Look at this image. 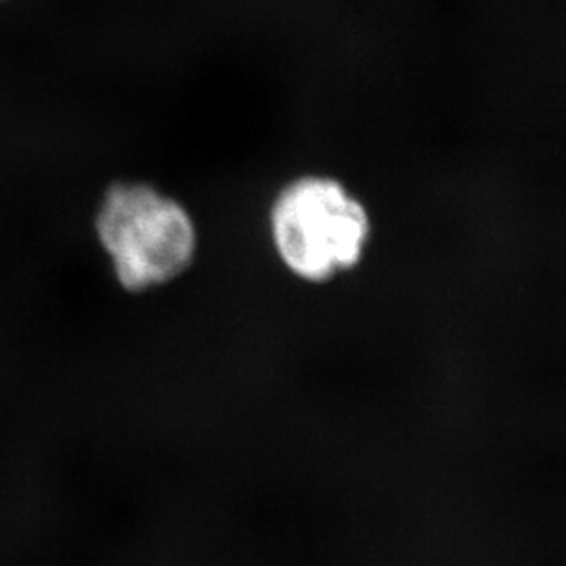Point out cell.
I'll list each match as a JSON object with an SVG mask.
<instances>
[{"mask_svg": "<svg viewBox=\"0 0 566 566\" xmlns=\"http://www.w3.org/2000/svg\"><path fill=\"white\" fill-rule=\"evenodd\" d=\"M269 233L277 256L296 277L329 282L364 259L371 217L346 182L306 172L285 182L273 198Z\"/></svg>", "mask_w": 566, "mask_h": 566, "instance_id": "1", "label": "cell"}, {"mask_svg": "<svg viewBox=\"0 0 566 566\" xmlns=\"http://www.w3.org/2000/svg\"><path fill=\"white\" fill-rule=\"evenodd\" d=\"M95 229L118 282L130 292L175 282L198 252V227L187 206L149 182H114Z\"/></svg>", "mask_w": 566, "mask_h": 566, "instance_id": "2", "label": "cell"}]
</instances>
